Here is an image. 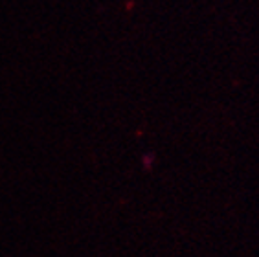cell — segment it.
Masks as SVG:
<instances>
[{
    "label": "cell",
    "mask_w": 259,
    "mask_h": 257,
    "mask_svg": "<svg viewBox=\"0 0 259 257\" xmlns=\"http://www.w3.org/2000/svg\"><path fill=\"white\" fill-rule=\"evenodd\" d=\"M153 162V156H147V158H144V163H151Z\"/></svg>",
    "instance_id": "1"
}]
</instances>
